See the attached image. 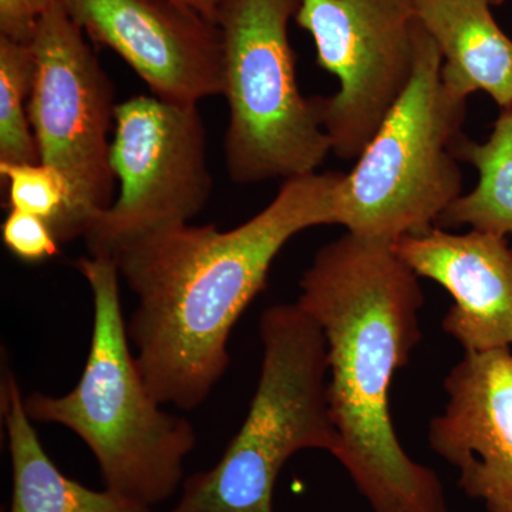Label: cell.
Here are the masks:
<instances>
[{"instance_id": "cell-1", "label": "cell", "mask_w": 512, "mask_h": 512, "mask_svg": "<svg viewBox=\"0 0 512 512\" xmlns=\"http://www.w3.org/2000/svg\"><path fill=\"white\" fill-rule=\"evenodd\" d=\"M342 175L289 178L264 210L238 227L174 225L113 256L137 296L128 339L157 402L194 410L208 399L227 372L229 336L266 288L276 256L299 232L335 225Z\"/></svg>"}, {"instance_id": "cell-2", "label": "cell", "mask_w": 512, "mask_h": 512, "mask_svg": "<svg viewBox=\"0 0 512 512\" xmlns=\"http://www.w3.org/2000/svg\"><path fill=\"white\" fill-rule=\"evenodd\" d=\"M298 305L328 346L336 460L373 512H450L439 474L404 450L389 390L421 339L419 276L392 242L346 232L316 252Z\"/></svg>"}, {"instance_id": "cell-3", "label": "cell", "mask_w": 512, "mask_h": 512, "mask_svg": "<svg viewBox=\"0 0 512 512\" xmlns=\"http://www.w3.org/2000/svg\"><path fill=\"white\" fill-rule=\"evenodd\" d=\"M92 289L94 318L89 356L79 383L63 396L35 392L26 413L37 423L60 424L84 441L107 490L154 508L184 483L185 458L197 444L184 417L164 412L131 352L113 259L74 262Z\"/></svg>"}, {"instance_id": "cell-4", "label": "cell", "mask_w": 512, "mask_h": 512, "mask_svg": "<svg viewBox=\"0 0 512 512\" xmlns=\"http://www.w3.org/2000/svg\"><path fill=\"white\" fill-rule=\"evenodd\" d=\"M264 357L247 419L210 470L185 478L171 512H274L276 480L302 450L335 456L338 433L328 399V346L296 303L259 320Z\"/></svg>"}, {"instance_id": "cell-5", "label": "cell", "mask_w": 512, "mask_h": 512, "mask_svg": "<svg viewBox=\"0 0 512 512\" xmlns=\"http://www.w3.org/2000/svg\"><path fill=\"white\" fill-rule=\"evenodd\" d=\"M441 67L439 47L417 23L412 83L336 187L335 224L350 234L393 244L436 225L463 194L454 147L467 100L448 92Z\"/></svg>"}, {"instance_id": "cell-6", "label": "cell", "mask_w": 512, "mask_h": 512, "mask_svg": "<svg viewBox=\"0 0 512 512\" xmlns=\"http://www.w3.org/2000/svg\"><path fill=\"white\" fill-rule=\"evenodd\" d=\"M301 0H227L218 16L229 123L224 151L232 183L316 173L332 153L325 97L296 80L288 26Z\"/></svg>"}, {"instance_id": "cell-7", "label": "cell", "mask_w": 512, "mask_h": 512, "mask_svg": "<svg viewBox=\"0 0 512 512\" xmlns=\"http://www.w3.org/2000/svg\"><path fill=\"white\" fill-rule=\"evenodd\" d=\"M30 45L36 60L29 117L39 161L56 168L70 188L60 244L84 237L116 194L110 131L116 123L114 87L86 35L56 0Z\"/></svg>"}, {"instance_id": "cell-8", "label": "cell", "mask_w": 512, "mask_h": 512, "mask_svg": "<svg viewBox=\"0 0 512 512\" xmlns=\"http://www.w3.org/2000/svg\"><path fill=\"white\" fill-rule=\"evenodd\" d=\"M111 168L119 195L84 234L109 258L161 229L194 220L212 194L207 133L198 106L137 96L116 107Z\"/></svg>"}, {"instance_id": "cell-9", "label": "cell", "mask_w": 512, "mask_h": 512, "mask_svg": "<svg viewBox=\"0 0 512 512\" xmlns=\"http://www.w3.org/2000/svg\"><path fill=\"white\" fill-rule=\"evenodd\" d=\"M295 20L315 42L318 66L339 80L323 110L332 153L357 160L412 83L414 0H301Z\"/></svg>"}, {"instance_id": "cell-10", "label": "cell", "mask_w": 512, "mask_h": 512, "mask_svg": "<svg viewBox=\"0 0 512 512\" xmlns=\"http://www.w3.org/2000/svg\"><path fill=\"white\" fill-rule=\"evenodd\" d=\"M94 43L117 53L153 96L198 106L224 89L218 25L175 0H59Z\"/></svg>"}, {"instance_id": "cell-11", "label": "cell", "mask_w": 512, "mask_h": 512, "mask_svg": "<svg viewBox=\"0 0 512 512\" xmlns=\"http://www.w3.org/2000/svg\"><path fill=\"white\" fill-rule=\"evenodd\" d=\"M447 403L429 446L485 512H512V349L464 353L444 379Z\"/></svg>"}, {"instance_id": "cell-12", "label": "cell", "mask_w": 512, "mask_h": 512, "mask_svg": "<svg viewBox=\"0 0 512 512\" xmlns=\"http://www.w3.org/2000/svg\"><path fill=\"white\" fill-rule=\"evenodd\" d=\"M393 249L419 278L453 296L441 326L464 353L512 349V248L505 237L433 225L397 239Z\"/></svg>"}, {"instance_id": "cell-13", "label": "cell", "mask_w": 512, "mask_h": 512, "mask_svg": "<svg viewBox=\"0 0 512 512\" xmlns=\"http://www.w3.org/2000/svg\"><path fill=\"white\" fill-rule=\"evenodd\" d=\"M417 20L443 56L448 92L467 100L487 93L512 109V40L498 26L487 0H414Z\"/></svg>"}, {"instance_id": "cell-14", "label": "cell", "mask_w": 512, "mask_h": 512, "mask_svg": "<svg viewBox=\"0 0 512 512\" xmlns=\"http://www.w3.org/2000/svg\"><path fill=\"white\" fill-rule=\"evenodd\" d=\"M2 410L12 461L10 512H154L107 488L92 490L64 476L40 443L10 372L2 379Z\"/></svg>"}, {"instance_id": "cell-15", "label": "cell", "mask_w": 512, "mask_h": 512, "mask_svg": "<svg viewBox=\"0 0 512 512\" xmlns=\"http://www.w3.org/2000/svg\"><path fill=\"white\" fill-rule=\"evenodd\" d=\"M454 153L458 161L477 168L480 178L473 191L444 211L437 227L468 225L500 237L512 234V109L501 110L487 141L461 136Z\"/></svg>"}, {"instance_id": "cell-16", "label": "cell", "mask_w": 512, "mask_h": 512, "mask_svg": "<svg viewBox=\"0 0 512 512\" xmlns=\"http://www.w3.org/2000/svg\"><path fill=\"white\" fill-rule=\"evenodd\" d=\"M36 60L30 43L0 36V163H37L29 117Z\"/></svg>"}, {"instance_id": "cell-17", "label": "cell", "mask_w": 512, "mask_h": 512, "mask_svg": "<svg viewBox=\"0 0 512 512\" xmlns=\"http://www.w3.org/2000/svg\"><path fill=\"white\" fill-rule=\"evenodd\" d=\"M0 175L8 183L9 210L43 218L57 235L70 204L66 178L42 161L0 163Z\"/></svg>"}, {"instance_id": "cell-18", "label": "cell", "mask_w": 512, "mask_h": 512, "mask_svg": "<svg viewBox=\"0 0 512 512\" xmlns=\"http://www.w3.org/2000/svg\"><path fill=\"white\" fill-rule=\"evenodd\" d=\"M5 247L20 261L39 264L59 254L60 242L49 222L28 212L9 210L2 224Z\"/></svg>"}, {"instance_id": "cell-19", "label": "cell", "mask_w": 512, "mask_h": 512, "mask_svg": "<svg viewBox=\"0 0 512 512\" xmlns=\"http://www.w3.org/2000/svg\"><path fill=\"white\" fill-rule=\"evenodd\" d=\"M56 0H0V36L32 42L40 19Z\"/></svg>"}, {"instance_id": "cell-20", "label": "cell", "mask_w": 512, "mask_h": 512, "mask_svg": "<svg viewBox=\"0 0 512 512\" xmlns=\"http://www.w3.org/2000/svg\"><path fill=\"white\" fill-rule=\"evenodd\" d=\"M175 2L180 3L185 8L194 10L202 18L210 20V22L217 25L218 16H220L222 6H224L227 0H175Z\"/></svg>"}, {"instance_id": "cell-21", "label": "cell", "mask_w": 512, "mask_h": 512, "mask_svg": "<svg viewBox=\"0 0 512 512\" xmlns=\"http://www.w3.org/2000/svg\"><path fill=\"white\" fill-rule=\"evenodd\" d=\"M487 2L490 3L491 6H498L504 3L505 0H487Z\"/></svg>"}]
</instances>
